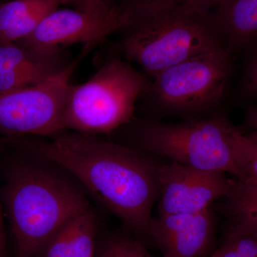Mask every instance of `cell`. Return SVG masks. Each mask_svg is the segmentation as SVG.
<instances>
[{
	"label": "cell",
	"mask_w": 257,
	"mask_h": 257,
	"mask_svg": "<svg viewBox=\"0 0 257 257\" xmlns=\"http://www.w3.org/2000/svg\"><path fill=\"white\" fill-rule=\"evenodd\" d=\"M0 257H7L6 237H5L1 206H0Z\"/></svg>",
	"instance_id": "obj_23"
},
{
	"label": "cell",
	"mask_w": 257,
	"mask_h": 257,
	"mask_svg": "<svg viewBox=\"0 0 257 257\" xmlns=\"http://www.w3.org/2000/svg\"><path fill=\"white\" fill-rule=\"evenodd\" d=\"M214 232L209 209L196 214H159L152 218L149 237L162 257H202L210 248Z\"/></svg>",
	"instance_id": "obj_10"
},
{
	"label": "cell",
	"mask_w": 257,
	"mask_h": 257,
	"mask_svg": "<svg viewBox=\"0 0 257 257\" xmlns=\"http://www.w3.org/2000/svg\"><path fill=\"white\" fill-rule=\"evenodd\" d=\"M78 61L40 84L0 93V132L54 137L65 131L63 117L71 77Z\"/></svg>",
	"instance_id": "obj_7"
},
{
	"label": "cell",
	"mask_w": 257,
	"mask_h": 257,
	"mask_svg": "<svg viewBox=\"0 0 257 257\" xmlns=\"http://www.w3.org/2000/svg\"><path fill=\"white\" fill-rule=\"evenodd\" d=\"M221 199V211L229 223L226 234L257 236V183L248 179H231L229 192Z\"/></svg>",
	"instance_id": "obj_14"
},
{
	"label": "cell",
	"mask_w": 257,
	"mask_h": 257,
	"mask_svg": "<svg viewBox=\"0 0 257 257\" xmlns=\"http://www.w3.org/2000/svg\"><path fill=\"white\" fill-rule=\"evenodd\" d=\"M218 257H257V236L248 234H226L215 251Z\"/></svg>",
	"instance_id": "obj_17"
},
{
	"label": "cell",
	"mask_w": 257,
	"mask_h": 257,
	"mask_svg": "<svg viewBox=\"0 0 257 257\" xmlns=\"http://www.w3.org/2000/svg\"><path fill=\"white\" fill-rule=\"evenodd\" d=\"M69 239L75 257H94L96 221L90 208L68 222Z\"/></svg>",
	"instance_id": "obj_15"
},
{
	"label": "cell",
	"mask_w": 257,
	"mask_h": 257,
	"mask_svg": "<svg viewBox=\"0 0 257 257\" xmlns=\"http://www.w3.org/2000/svg\"><path fill=\"white\" fill-rule=\"evenodd\" d=\"M211 13L228 52L257 42V0H223Z\"/></svg>",
	"instance_id": "obj_12"
},
{
	"label": "cell",
	"mask_w": 257,
	"mask_h": 257,
	"mask_svg": "<svg viewBox=\"0 0 257 257\" xmlns=\"http://www.w3.org/2000/svg\"><path fill=\"white\" fill-rule=\"evenodd\" d=\"M52 138L18 143L68 171L130 229L149 236L158 166L140 150L94 135L64 131Z\"/></svg>",
	"instance_id": "obj_1"
},
{
	"label": "cell",
	"mask_w": 257,
	"mask_h": 257,
	"mask_svg": "<svg viewBox=\"0 0 257 257\" xmlns=\"http://www.w3.org/2000/svg\"><path fill=\"white\" fill-rule=\"evenodd\" d=\"M241 178L257 183V133L246 135L239 131L236 136Z\"/></svg>",
	"instance_id": "obj_16"
},
{
	"label": "cell",
	"mask_w": 257,
	"mask_h": 257,
	"mask_svg": "<svg viewBox=\"0 0 257 257\" xmlns=\"http://www.w3.org/2000/svg\"><path fill=\"white\" fill-rule=\"evenodd\" d=\"M186 0H119V5L134 19L143 18L184 6Z\"/></svg>",
	"instance_id": "obj_18"
},
{
	"label": "cell",
	"mask_w": 257,
	"mask_h": 257,
	"mask_svg": "<svg viewBox=\"0 0 257 257\" xmlns=\"http://www.w3.org/2000/svg\"><path fill=\"white\" fill-rule=\"evenodd\" d=\"M245 88L248 93L257 96V46L248 63L245 78Z\"/></svg>",
	"instance_id": "obj_20"
},
{
	"label": "cell",
	"mask_w": 257,
	"mask_h": 257,
	"mask_svg": "<svg viewBox=\"0 0 257 257\" xmlns=\"http://www.w3.org/2000/svg\"><path fill=\"white\" fill-rule=\"evenodd\" d=\"M246 124L257 133V106L249 109L246 114Z\"/></svg>",
	"instance_id": "obj_24"
},
{
	"label": "cell",
	"mask_w": 257,
	"mask_h": 257,
	"mask_svg": "<svg viewBox=\"0 0 257 257\" xmlns=\"http://www.w3.org/2000/svg\"><path fill=\"white\" fill-rule=\"evenodd\" d=\"M123 30L126 57L152 77L200 54L226 49L211 13L184 6L134 19Z\"/></svg>",
	"instance_id": "obj_3"
},
{
	"label": "cell",
	"mask_w": 257,
	"mask_h": 257,
	"mask_svg": "<svg viewBox=\"0 0 257 257\" xmlns=\"http://www.w3.org/2000/svg\"><path fill=\"white\" fill-rule=\"evenodd\" d=\"M102 253L106 257H153L141 243L124 236L111 240Z\"/></svg>",
	"instance_id": "obj_19"
},
{
	"label": "cell",
	"mask_w": 257,
	"mask_h": 257,
	"mask_svg": "<svg viewBox=\"0 0 257 257\" xmlns=\"http://www.w3.org/2000/svg\"><path fill=\"white\" fill-rule=\"evenodd\" d=\"M5 200L18 257H43L62 227L89 209L85 194L49 169L20 164L10 173Z\"/></svg>",
	"instance_id": "obj_2"
},
{
	"label": "cell",
	"mask_w": 257,
	"mask_h": 257,
	"mask_svg": "<svg viewBox=\"0 0 257 257\" xmlns=\"http://www.w3.org/2000/svg\"><path fill=\"white\" fill-rule=\"evenodd\" d=\"M60 1L62 3V4L73 5L76 9H84V0H60Z\"/></svg>",
	"instance_id": "obj_25"
},
{
	"label": "cell",
	"mask_w": 257,
	"mask_h": 257,
	"mask_svg": "<svg viewBox=\"0 0 257 257\" xmlns=\"http://www.w3.org/2000/svg\"><path fill=\"white\" fill-rule=\"evenodd\" d=\"M150 84L130 64L111 60L87 82L71 84L64 109L65 131L95 135L127 124Z\"/></svg>",
	"instance_id": "obj_4"
},
{
	"label": "cell",
	"mask_w": 257,
	"mask_h": 257,
	"mask_svg": "<svg viewBox=\"0 0 257 257\" xmlns=\"http://www.w3.org/2000/svg\"><path fill=\"white\" fill-rule=\"evenodd\" d=\"M223 0H186L184 6L197 11L211 13Z\"/></svg>",
	"instance_id": "obj_21"
},
{
	"label": "cell",
	"mask_w": 257,
	"mask_h": 257,
	"mask_svg": "<svg viewBox=\"0 0 257 257\" xmlns=\"http://www.w3.org/2000/svg\"><path fill=\"white\" fill-rule=\"evenodd\" d=\"M116 5L113 0H84L83 10L92 12L106 11Z\"/></svg>",
	"instance_id": "obj_22"
},
{
	"label": "cell",
	"mask_w": 257,
	"mask_h": 257,
	"mask_svg": "<svg viewBox=\"0 0 257 257\" xmlns=\"http://www.w3.org/2000/svg\"><path fill=\"white\" fill-rule=\"evenodd\" d=\"M238 132L226 118L214 116L179 124L148 121L140 125L136 139L144 151L172 162L240 179Z\"/></svg>",
	"instance_id": "obj_5"
},
{
	"label": "cell",
	"mask_w": 257,
	"mask_h": 257,
	"mask_svg": "<svg viewBox=\"0 0 257 257\" xmlns=\"http://www.w3.org/2000/svg\"><path fill=\"white\" fill-rule=\"evenodd\" d=\"M70 63L61 48L0 44V93L36 85Z\"/></svg>",
	"instance_id": "obj_11"
},
{
	"label": "cell",
	"mask_w": 257,
	"mask_h": 257,
	"mask_svg": "<svg viewBox=\"0 0 257 257\" xmlns=\"http://www.w3.org/2000/svg\"><path fill=\"white\" fill-rule=\"evenodd\" d=\"M131 23V15L118 5L103 12L58 8L47 15L30 36L16 43L52 49L85 42L90 48Z\"/></svg>",
	"instance_id": "obj_8"
},
{
	"label": "cell",
	"mask_w": 257,
	"mask_h": 257,
	"mask_svg": "<svg viewBox=\"0 0 257 257\" xmlns=\"http://www.w3.org/2000/svg\"><path fill=\"white\" fill-rule=\"evenodd\" d=\"M60 5V0H12L0 5V44L27 38Z\"/></svg>",
	"instance_id": "obj_13"
},
{
	"label": "cell",
	"mask_w": 257,
	"mask_h": 257,
	"mask_svg": "<svg viewBox=\"0 0 257 257\" xmlns=\"http://www.w3.org/2000/svg\"><path fill=\"white\" fill-rule=\"evenodd\" d=\"M210 257H218V256H217V255L216 254V253L214 252V253H213L212 255H211V256Z\"/></svg>",
	"instance_id": "obj_27"
},
{
	"label": "cell",
	"mask_w": 257,
	"mask_h": 257,
	"mask_svg": "<svg viewBox=\"0 0 257 257\" xmlns=\"http://www.w3.org/2000/svg\"><path fill=\"white\" fill-rule=\"evenodd\" d=\"M97 257H106L105 256H104V253H103L102 252H101L100 253V254L99 255V256H98Z\"/></svg>",
	"instance_id": "obj_26"
},
{
	"label": "cell",
	"mask_w": 257,
	"mask_h": 257,
	"mask_svg": "<svg viewBox=\"0 0 257 257\" xmlns=\"http://www.w3.org/2000/svg\"><path fill=\"white\" fill-rule=\"evenodd\" d=\"M229 72V52L218 49L162 71L152 77L148 91L167 109L201 111L220 100Z\"/></svg>",
	"instance_id": "obj_6"
},
{
	"label": "cell",
	"mask_w": 257,
	"mask_h": 257,
	"mask_svg": "<svg viewBox=\"0 0 257 257\" xmlns=\"http://www.w3.org/2000/svg\"><path fill=\"white\" fill-rule=\"evenodd\" d=\"M160 214H196L210 209L229 192L231 179L223 172L172 162L157 167Z\"/></svg>",
	"instance_id": "obj_9"
}]
</instances>
